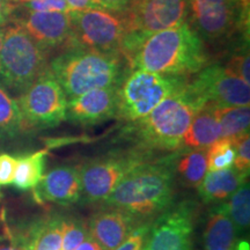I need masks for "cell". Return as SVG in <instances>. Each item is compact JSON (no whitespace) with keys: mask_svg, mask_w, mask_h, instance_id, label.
<instances>
[{"mask_svg":"<svg viewBox=\"0 0 250 250\" xmlns=\"http://www.w3.org/2000/svg\"><path fill=\"white\" fill-rule=\"evenodd\" d=\"M175 187L174 154L148 158L125 175L100 205L122 208L149 223L174 204Z\"/></svg>","mask_w":250,"mask_h":250,"instance_id":"obj_1","label":"cell"},{"mask_svg":"<svg viewBox=\"0 0 250 250\" xmlns=\"http://www.w3.org/2000/svg\"><path fill=\"white\" fill-rule=\"evenodd\" d=\"M204 43L189 22L147 37L130 59L131 70L187 77L208 65Z\"/></svg>","mask_w":250,"mask_h":250,"instance_id":"obj_2","label":"cell"},{"mask_svg":"<svg viewBox=\"0 0 250 250\" xmlns=\"http://www.w3.org/2000/svg\"><path fill=\"white\" fill-rule=\"evenodd\" d=\"M205 101L189 87L166 98L147 116L129 124L139 152H177L196 114Z\"/></svg>","mask_w":250,"mask_h":250,"instance_id":"obj_3","label":"cell"},{"mask_svg":"<svg viewBox=\"0 0 250 250\" xmlns=\"http://www.w3.org/2000/svg\"><path fill=\"white\" fill-rule=\"evenodd\" d=\"M124 59L120 51L67 48L49 68L71 100L93 89L120 86L126 73Z\"/></svg>","mask_w":250,"mask_h":250,"instance_id":"obj_4","label":"cell"},{"mask_svg":"<svg viewBox=\"0 0 250 250\" xmlns=\"http://www.w3.org/2000/svg\"><path fill=\"white\" fill-rule=\"evenodd\" d=\"M48 67V51L42 49L18 22L4 27L0 49V81L20 95Z\"/></svg>","mask_w":250,"mask_h":250,"instance_id":"obj_5","label":"cell"},{"mask_svg":"<svg viewBox=\"0 0 250 250\" xmlns=\"http://www.w3.org/2000/svg\"><path fill=\"white\" fill-rule=\"evenodd\" d=\"M188 83L186 77L131 70L118 86L116 118L129 124L142 120Z\"/></svg>","mask_w":250,"mask_h":250,"instance_id":"obj_6","label":"cell"},{"mask_svg":"<svg viewBox=\"0 0 250 250\" xmlns=\"http://www.w3.org/2000/svg\"><path fill=\"white\" fill-rule=\"evenodd\" d=\"M188 0H130L120 13L125 26L124 40L138 50L147 37L187 22Z\"/></svg>","mask_w":250,"mask_h":250,"instance_id":"obj_7","label":"cell"},{"mask_svg":"<svg viewBox=\"0 0 250 250\" xmlns=\"http://www.w3.org/2000/svg\"><path fill=\"white\" fill-rule=\"evenodd\" d=\"M17 102L24 131L51 129L66 121L67 98L49 66Z\"/></svg>","mask_w":250,"mask_h":250,"instance_id":"obj_8","label":"cell"},{"mask_svg":"<svg viewBox=\"0 0 250 250\" xmlns=\"http://www.w3.org/2000/svg\"><path fill=\"white\" fill-rule=\"evenodd\" d=\"M72 34L67 48H89L120 51L126 33L121 15L102 8L71 12Z\"/></svg>","mask_w":250,"mask_h":250,"instance_id":"obj_9","label":"cell"},{"mask_svg":"<svg viewBox=\"0 0 250 250\" xmlns=\"http://www.w3.org/2000/svg\"><path fill=\"white\" fill-rule=\"evenodd\" d=\"M148 159L137 151L130 154H115L93 159L81 165V198L85 203H100L112 192L122 179L137 165Z\"/></svg>","mask_w":250,"mask_h":250,"instance_id":"obj_10","label":"cell"},{"mask_svg":"<svg viewBox=\"0 0 250 250\" xmlns=\"http://www.w3.org/2000/svg\"><path fill=\"white\" fill-rule=\"evenodd\" d=\"M197 213L191 199L171 205L152 221L144 250H192Z\"/></svg>","mask_w":250,"mask_h":250,"instance_id":"obj_11","label":"cell"},{"mask_svg":"<svg viewBox=\"0 0 250 250\" xmlns=\"http://www.w3.org/2000/svg\"><path fill=\"white\" fill-rule=\"evenodd\" d=\"M190 26L202 40L218 41L229 35L239 21H249L237 0H188Z\"/></svg>","mask_w":250,"mask_h":250,"instance_id":"obj_12","label":"cell"},{"mask_svg":"<svg viewBox=\"0 0 250 250\" xmlns=\"http://www.w3.org/2000/svg\"><path fill=\"white\" fill-rule=\"evenodd\" d=\"M189 87L205 102L227 107L250 104V83H247L219 65L205 66Z\"/></svg>","mask_w":250,"mask_h":250,"instance_id":"obj_13","label":"cell"},{"mask_svg":"<svg viewBox=\"0 0 250 250\" xmlns=\"http://www.w3.org/2000/svg\"><path fill=\"white\" fill-rule=\"evenodd\" d=\"M145 223L139 217L122 208H102L101 211L90 217L87 225L89 235L103 250H114Z\"/></svg>","mask_w":250,"mask_h":250,"instance_id":"obj_14","label":"cell"},{"mask_svg":"<svg viewBox=\"0 0 250 250\" xmlns=\"http://www.w3.org/2000/svg\"><path fill=\"white\" fill-rule=\"evenodd\" d=\"M118 86L93 89L67 100L66 120L90 126L116 118Z\"/></svg>","mask_w":250,"mask_h":250,"instance_id":"obj_15","label":"cell"},{"mask_svg":"<svg viewBox=\"0 0 250 250\" xmlns=\"http://www.w3.org/2000/svg\"><path fill=\"white\" fill-rule=\"evenodd\" d=\"M70 13L27 11V14L15 22L20 24L41 48L49 51L67 45L72 34Z\"/></svg>","mask_w":250,"mask_h":250,"instance_id":"obj_16","label":"cell"},{"mask_svg":"<svg viewBox=\"0 0 250 250\" xmlns=\"http://www.w3.org/2000/svg\"><path fill=\"white\" fill-rule=\"evenodd\" d=\"M81 165H61L44 174L34 190L39 201L71 205L81 199Z\"/></svg>","mask_w":250,"mask_h":250,"instance_id":"obj_17","label":"cell"},{"mask_svg":"<svg viewBox=\"0 0 250 250\" xmlns=\"http://www.w3.org/2000/svg\"><path fill=\"white\" fill-rule=\"evenodd\" d=\"M220 138H223V136L220 125L214 115L213 103L206 102L193 117L177 152L208 149Z\"/></svg>","mask_w":250,"mask_h":250,"instance_id":"obj_18","label":"cell"},{"mask_svg":"<svg viewBox=\"0 0 250 250\" xmlns=\"http://www.w3.org/2000/svg\"><path fill=\"white\" fill-rule=\"evenodd\" d=\"M249 176L240 173L235 168L208 171L204 180L197 188L199 198L205 204H223L236 191L237 188L248 180Z\"/></svg>","mask_w":250,"mask_h":250,"instance_id":"obj_19","label":"cell"},{"mask_svg":"<svg viewBox=\"0 0 250 250\" xmlns=\"http://www.w3.org/2000/svg\"><path fill=\"white\" fill-rule=\"evenodd\" d=\"M237 235L239 232L225 211L224 205H213L203 230V249L233 250L239 241Z\"/></svg>","mask_w":250,"mask_h":250,"instance_id":"obj_20","label":"cell"},{"mask_svg":"<svg viewBox=\"0 0 250 250\" xmlns=\"http://www.w3.org/2000/svg\"><path fill=\"white\" fill-rule=\"evenodd\" d=\"M176 183L187 189H197L208 173L206 149H192L174 153Z\"/></svg>","mask_w":250,"mask_h":250,"instance_id":"obj_21","label":"cell"},{"mask_svg":"<svg viewBox=\"0 0 250 250\" xmlns=\"http://www.w3.org/2000/svg\"><path fill=\"white\" fill-rule=\"evenodd\" d=\"M46 151L30 153L17 158L13 186L19 190H35L44 176Z\"/></svg>","mask_w":250,"mask_h":250,"instance_id":"obj_22","label":"cell"},{"mask_svg":"<svg viewBox=\"0 0 250 250\" xmlns=\"http://www.w3.org/2000/svg\"><path fill=\"white\" fill-rule=\"evenodd\" d=\"M213 110L220 125L223 138L234 140L249 133V105L227 107V105H218L213 103Z\"/></svg>","mask_w":250,"mask_h":250,"instance_id":"obj_23","label":"cell"},{"mask_svg":"<svg viewBox=\"0 0 250 250\" xmlns=\"http://www.w3.org/2000/svg\"><path fill=\"white\" fill-rule=\"evenodd\" d=\"M65 229L64 217H50L29 230L30 250H61Z\"/></svg>","mask_w":250,"mask_h":250,"instance_id":"obj_24","label":"cell"},{"mask_svg":"<svg viewBox=\"0 0 250 250\" xmlns=\"http://www.w3.org/2000/svg\"><path fill=\"white\" fill-rule=\"evenodd\" d=\"M24 132L17 100L0 86V140H13Z\"/></svg>","mask_w":250,"mask_h":250,"instance_id":"obj_25","label":"cell"},{"mask_svg":"<svg viewBox=\"0 0 250 250\" xmlns=\"http://www.w3.org/2000/svg\"><path fill=\"white\" fill-rule=\"evenodd\" d=\"M223 205L237 232H247L250 226V186L248 180L237 188L236 191L223 203Z\"/></svg>","mask_w":250,"mask_h":250,"instance_id":"obj_26","label":"cell"},{"mask_svg":"<svg viewBox=\"0 0 250 250\" xmlns=\"http://www.w3.org/2000/svg\"><path fill=\"white\" fill-rule=\"evenodd\" d=\"M208 171L232 168L235 161V147L233 140L220 138L206 149Z\"/></svg>","mask_w":250,"mask_h":250,"instance_id":"obj_27","label":"cell"},{"mask_svg":"<svg viewBox=\"0 0 250 250\" xmlns=\"http://www.w3.org/2000/svg\"><path fill=\"white\" fill-rule=\"evenodd\" d=\"M89 235L88 225L77 218H65L61 250H76Z\"/></svg>","mask_w":250,"mask_h":250,"instance_id":"obj_28","label":"cell"},{"mask_svg":"<svg viewBox=\"0 0 250 250\" xmlns=\"http://www.w3.org/2000/svg\"><path fill=\"white\" fill-rule=\"evenodd\" d=\"M234 147H235V161L233 167L240 173L249 176L250 171V137L249 133L240 138L234 139Z\"/></svg>","mask_w":250,"mask_h":250,"instance_id":"obj_29","label":"cell"},{"mask_svg":"<svg viewBox=\"0 0 250 250\" xmlns=\"http://www.w3.org/2000/svg\"><path fill=\"white\" fill-rule=\"evenodd\" d=\"M250 56L249 52H242V54L234 55L225 68L229 72L230 74L235 76L240 79L245 81L247 83H250Z\"/></svg>","mask_w":250,"mask_h":250,"instance_id":"obj_30","label":"cell"},{"mask_svg":"<svg viewBox=\"0 0 250 250\" xmlns=\"http://www.w3.org/2000/svg\"><path fill=\"white\" fill-rule=\"evenodd\" d=\"M151 223H145L137 228L125 241L121 243L116 249L114 250H144L147 241Z\"/></svg>","mask_w":250,"mask_h":250,"instance_id":"obj_31","label":"cell"},{"mask_svg":"<svg viewBox=\"0 0 250 250\" xmlns=\"http://www.w3.org/2000/svg\"><path fill=\"white\" fill-rule=\"evenodd\" d=\"M24 8L31 12H71L65 0H30L24 4Z\"/></svg>","mask_w":250,"mask_h":250,"instance_id":"obj_32","label":"cell"},{"mask_svg":"<svg viewBox=\"0 0 250 250\" xmlns=\"http://www.w3.org/2000/svg\"><path fill=\"white\" fill-rule=\"evenodd\" d=\"M17 158L8 153L0 154V188L13 183Z\"/></svg>","mask_w":250,"mask_h":250,"instance_id":"obj_33","label":"cell"},{"mask_svg":"<svg viewBox=\"0 0 250 250\" xmlns=\"http://www.w3.org/2000/svg\"><path fill=\"white\" fill-rule=\"evenodd\" d=\"M0 250H30L29 232L13 236L7 243L0 245Z\"/></svg>","mask_w":250,"mask_h":250,"instance_id":"obj_34","label":"cell"},{"mask_svg":"<svg viewBox=\"0 0 250 250\" xmlns=\"http://www.w3.org/2000/svg\"><path fill=\"white\" fill-rule=\"evenodd\" d=\"M65 1L71 12H83L88 9L102 8L98 0H65Z\"/></svg>","mask_w":250,"mask_h":250,"instance_id":"obj_35","label":"cell"},{"mask_svg":"<svg viewBox=\"0 0 250 250\" xmlns=\"http://www.w3.org/2000/svg\"><path fill=\"white\" fill-rule=\"evenodd\" d=\"M100 6L105 11L112 13H122L126 7L130 0H98Z\"/></svg>","mask_w":250,"mask_h":250,"instance_id":"obj_36","label":"cell"},{"mask_svg":"<svg viewBox=\"0 0 250 250\" xmlns=\"http://www.w3.org/2000/svg\"><path fill=\"white\" fill-rule=\"evenodd\" d=\"M15 6L8 0H0V27H5L11 22Z\"/></svg>","mask_w":250,"mask_h":250,"instance_id":"obj_37","label":"cell"},{"mask_svg":"<svg viewBox=\"0 0 250 250\" xmlns=\"http://www.w3.org/2000/svg\"><path fill=\"white\" fill-rule=\"evenodd\" d=\"M76 250H103V248L93 239L92 236L88 235L86 237L85 241L81 243Z\"/></svg>","mask_w":250,"mask_h":250,"instance_id":"obj_38","label":"cell"},{"mask_svg":"<svg viewBox=\"0 0 250 250\" xmlns=\"http://www.w3.org/2000/svg\"><path fill=\"white\" fill-rule=\"evenodd\" d=\"M237 2H239L240 8H241L242 13L249 14V2H250V0H237Z\"/></svg>","mask_w":250,"mask_h":250,"instance_id":"obj_39","label":"cell"},{"mask_svg":"<svg viewBox=\"0 0 250 250\" xmlns=\"http://www.w3.org/2000/svg\"><path fill=\"white\" fill-rule=\"evenodd\" d=\"M233 250H249V243L247 241H237Z\"/></svg>","mask_w":250,"mask_h":250,"instance_id":"obj_40","label":"cell"},{"mask_svg":"<svg viewBox=\"0 0 250 250\" xmlns=\"http://www.w3.org/2000/svg\"><path fill=\"white\" fill-rule=\"evenodd\" d=\"M2 41H4V27H0V49H1Z\"/></svg>","mask_w":250,"mask_h":250,"instance_id":"obj_41","label":"cell"},{"mask_svg":"<svg viewBox=\"0 0 250 250\" xmlns=\"http://www.w3.org/2000/svg\"><path fill=\"white\" fill-rule=\"evenodd\" d=\"M19 2H22V4H26V2H28V1H30V0H18Z\"/></svg>","mask_w":250,"mask_h":250,"instance_id":"obj_42","label":"cell"},{"mask_svg":"<svg viewBox=\"0 0 250 250\" xmlns=\"http://www.w3.org/2000/svg\"><path fill=\"white\" fill-rule=\"evenodd\" d=\"M8 1H11V2H17L18 0H8Z\"/></svg>","mask_w":250,"mask_h":250,"instance_id":"obj_43","label":"cell"}]
</instances>
